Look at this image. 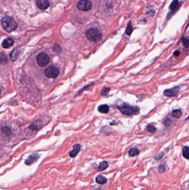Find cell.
I'll use <instances>...</instances> for the list:
<instances>
[{
    "label": "cell",
    "mask_w": 189,
    "mask_h": 190,
    "mask_svg": "<svg viewBox=\"0 0 189 190\" xmlns=\"http://www.w3.org/2000/svg\"><path fill=\"white\" fill-rule=\"evenodd\" d=\"M3 28L8 32H11L15 30L17 27V25L15 20L11 17H5L2 19Z\"/></svg>",
    "instance_id": "cell-1"
},
{
    "label": "cell",
    "mask_w": 189,
    "mask_h": 190,
    "mask_svg": "<svg viewBox=\"0 0 189 190\" xmlns=\"http://www.w3.org/2000/svg\"><path fill=\"white\" fill-rule=\"evenodd\" d=\"M87 38L92 42H98L102 38V34L100 31L96 28H90L86 31Z\"/></svg>",
    "instance_id": "cell-2"
},
{
    "label": "cell",
    "mask_w": 189,
    "mask_h": 190,
    "mask_svg": "<svg viewBox=\"0 0 189 190\" xmlns=\"http://www.w3.org/2000/svg\"><path fill=\"white\" fill-rule=\"evenodd\" d=\"M60 70L55 66H50L44 70L45 76L48 78H55L60 74Z\"/></svg>",
    "instance_id": "cell-3"
},
{
    "label": "cell",
    "mask_w": 189,
    "mask_h": 190,
    "mask_svg": "<svg viewBox=\"0 0 189 190\" xmlns=\"http://www.w3.org/2000/svg\"><path fill=\"white\" fill-rule=\"evenodd\" d=\"M36 61L39 66L45 67L49 63L50 58L49 56L46 53H40L36 57Z\"/></svg>",
    "instance_id": "cell-4"
},
{
    "label": "cell",
    "mask_w": 189,
    "mask_h": 190,
    "mask_svg": "<svg viewBox=\"0 0 189 190\" xmlns=\"http://www.w3.org/2000/svg\"><path fill=\"white\" fill-rule=\"evenodd\" d=\"M92 7V4L89 1L81 0L77 4V8L83 11H89Z\"/></svg>",
    "instance_id": "cell-5"
},
{
    "label": "cell",
    "mask_w": 189,
    "mask_h": 190,
    "mask_svg": "<svg viewBox=\"0 0 189 190\" xmlns=\"http://www.w3.org/2000/svg\"><path fill=\"white\" fill-rule=\"evenodd\" d=\"M118 108L121 113L126 115H130L134 112L133 108L126 103H124L123 105L119 106H118Z\"/></svg>",
    "instance_id": "cell-6"
},
{
    "label": "cell",
    "mask_w": 189,
    "mask_h": 190,
    "mask_svg": "<svg viewBox=\"0 0 189 190\" xmlns=\"http://www.w3.org/2000/svg\"><path fill=\"white\" fill-rule=\"evenodd\" d=\"M39 158V155L37 154H31L27 159L25 161V164L27 165H31L35 163H36Z\"/></svg>",
    "instance_id": "cell-7"
},
{
    "label": "cell",
    "mask_w": 189,
    "mask_h": 190,
    "mask_svg": "<svg viewBox=\"0 0 189 190\" xmlns=\"http://www.w3.org/2000/svg\"><path fill=\"white\" fill-rule=\"evenodd\" d=\"M179 87H174V88L168 89L165 90L164 94L165 96L167 97H175L176 96L179 94Z\"/></svg>",
    "instance_id": "cell-8"
},
{
    "label": "cell",
    "mask_w": 189,
    "mask_h": 190,
    "mask_svg": "<svg viewBox=\"0 0 189 190\" xmlns=\"http://www.w3.org/2000/svg\"><path fill=\"white\" fill-rule=\"evenodd\" d=\"M37 5L41 10H46L49 6L48 0H37Z\"/></svg>",
    "instance_id": "cell-9"
},
{
    "label": "cell",
    "mask_w": 189,
    "mask_h": 190,
    "mask_svg": "<svg viewBox=\"0 0 189 190\" xmlns=\"http://www.w3.org/2000/svg\"><path fill=\"white\" fill-rule=\"evenodd\" d=\"M80 150V144H76L73 146V149L69 152V155L72 158H74L78 154Z\"/></svg>",
    "instance_id": "cell-10"
},
{
    "label": "cell",
    "mask_w": 189,
    "mask_h": 190,
    "mask_svg": "<svg viewBox=\"0 0 189 190\" xmlns=\"http://www.w3.org/2000/svg\"><path fill=\"white\" fill-rule=\"evenodd\" d=\"M14 41L13 39L11 38H7L3 41L2 45L4 49H8L14 45Z\"/></svg>",
    "instance_id": "cell-11"
},
{
    "label": "cell",
    "mask_w": 189,
    "mask_h": 190,
    "mask_svg": "<svg viewBox=\"0 0 189 190\" xmlns=\"http://www.w3.org/2000/svg\"><path fill=\"white\" fill-rule=\"evenodd\" d=\"M96 181L97 184L99 185H104L108 182V179L106 177L102 176V175H98L96 177Z\"/></svg>",
    "instance_id": "cell-12"
},
{
    "label": "cell",
    "mask_w": 189,
    "mask_h": 190,
    "mask_svg": "<svg viewBox=\"0 0 189 190\" xmlns=\"http://www.w3.org/2000/svg\"><path fill=\"white\" fill-rule=\"evenodd\" d=\"M19 54V51L17 49H14L13 50L10 54V58L11 61H16L17 58H18Z\"/></svg>",
    "instance_id": "cell-13"
},
{
    "label": "cell",
    "mask_w": 189,
    "mask_h": 190,
    "mask_svg": "<svg viewBox=\"0 0 189 190\" xmlns=\"http://www.w3.org/2000/svg\"><path fill=\"white\" fill-rule=\"evenodd\" d=\"M109 167L108 163L106 161H103L101 163H99L98 167V171L101 172L106 170Z\"/></svg>",
    "instance_id": "cell-14"
},
{
    "label": "cell",
    "mask_w": 189,
    "mask_h": 190,
    "mask_svg": "<svg viewBox=\"0 0 189 190\" xmlns=\"http://www.w3.org/2000/svg\"><path fill=\"white\" fill-rule=\"evenodd\" d=\"M98 111L101 113H108V112L109 111V108L108 105H105V104L101 105V106H99Z\"/></svg>",
    "instance_id": "cell-15"
},
{
    "label": "cell",
    "mask_w": 189,
    "mask_h": 190,
    "mask_svg": "<svg viewBox=\"0 0 189 190\" xmlns=\"http://www.w3.org/2000/svg\"><path fill=\"white\" fill-rule=\"evenodd\" d=\"M139 153H140V151L137 148H132L130 149L129 152H128L129 156L130 157H135V156L139 154Z\"/></svg>",
    "instance_id": "cell-16"
},
{
    "label": "cell",
    "mask_w": 189,
    "mask_h": 190,
    "mask_svg": "<svg viewBox=\"0 0 189 190\" xmlns=\"http://www.w3.org/2000/svg\"><path fill=\"white\" fill-rule=\"evenodd\" d=\"M179 5V3L178 0L173 1V2L171 3V5L170 6V10H171L173 11H175L176 10V9L178 8Z\"/></svg>",
    "instance_id": "cell-17"
},
{
    "label": "cell",
    "mask_w": 189,
    "mask_h": 190,
    "mask_svg": "<svg viewBox=\"0 0 189 190\" xmlns=\"http://www.w3.org/2000/svg\"><path fill=\"white\" fill-rule=\"evenodd\" d=\"M183 157L188 160L189 158V149L188 146H184L183 149Z\"/></svg>",
    "instance_id": "cell-18"
},
{
    "label": "cell",
    "mask_w": 189,
    "mask_h": 190,
    "mask_svg": "<svg viewBox=\"0 0 189 190\" xmlns=\"http://www.w3.org/2000/svg\"><path fill=\"white\" fill-rule=\"evenodd\" d=\"M173 116L175 118H179L182 115V112L180 110H175L172 112Z\"/></svg>",
    "instance_id": "cell-19"
},
{
    "label": "cell",
    "mask_w": 189,
    "mask_h": 190,
    "mask_svg": "<svg viewBox=\"0 0 189 190\" xmlns=\"http://www.w3.org/2000/svg\"><path fill=\"white\" fill-rule=\"evenodd\" d=\"M7 62V56L3 53H0V63L5 64Z\"/></svg>",
    "instance_id": "cell-20"
},
{
    "label": "cell",
    "mask_w": 189,
    "mask_h": 190,
    "mask_svg": "<svg viewBox=\"0 0 189 190\" xmlns=\"http://www.w3.org/2000/svg\"><path fill=\"white\" fill-rule=\"evenodd\" d=\"M133 32V27H132V24L131 22H129V23L127 25V27H126V33L128 35H130L131 33Z\"/></svg>",
    "instance_id": "cell-21"
},
{
    "label": "cell",
    "mask_w": 189,
    "mask_h": 190,
    "mask_svg": "<svg viewBox=\"0 0 189 190\" xmlns=\"http://www.w3.org/2000/svg\"><path fill=\"white\" fill-rule=\"evenodd\" d=\"M146 129L148 131V132L150 133H154L156 132V128L153 126H151V125H148L146 128Z\"/></svg>",
    "instance_id": "cell-22"
},
{
    "label": "cell",
    "mask_w": 189,
    "mask_h": 190,
    "mask_svg": "<svg viewBox=\"0 0 189 190\" xmlns=\"http://www.w3.org/2000/svg\"><path fill=\"white\" fill-rule=\"evenodd\" d=\"M110 88L109 87H104L101 91V95L102 96H107L109 93Z\"/></svg>",
    "instance_id": "cell-23"
},
{
    "label": "cell",
    "mask_w": 189,
    "mask_h": 190,
    "mask_svg": "<svg viewBox=\"0 0 189 190\" xmlns=\"http://www.w3.org/2000/svg\"><path fill=\"white\" fill-rule=\"evenodd\" d=\"M182 42H183V44L185 47H186V48L188 47L189 44V40L188 39L184 38V37L182 38Z\"/></svg>",
    "instance_id": "cell-24"
},
{
    "label": "cell",
    "mask_w": 189,
    "mask_h": 190,
    "mask_svg": "<svg viewBox=\"0 0 189 190\" xmlns=\"http://www.w3.org/2000/svg\"><path fill=\"white\" fill-rule=\"evenodd\" d=\"M158 171L160 174H163L164 173L165 171H166V167L164 165H161L159 166L158 167Z\"/></svg>",
    "instance_id": "cell-25"
},
{
    "label": "cell",
    "mask_w": 189,
    "mask_h": 190,
    "mask_svg": "<svg viewBox=\"0 0 189 190\" xmlns=\"http://www.w3.org/2000/svg\"><path fill=\"white\" fill-rule=\"evenodd\" d=\"M10 132H11V130L7 127H5L3 129L2 132L5 135H9Z\"/></svg>",
    "instance_id": "cell-26"
},
{
    "label": "cell",
    "mask_w": 189,
    "mask_h": 190,
    "mask_svg": "<svg viewBox=\"0 0 189 190\" xmlns=\"http://www.w3.org/2000/svg\"><path fill=\"white\" fill-rule=\"evenodd\" d=\"M163 156H164V152H160V153H159V154H157L156 156H155L154 158L156 159V160H160V159H161L162 157H163Z\"/></svg>",
    "instance_id": "cell-27"
},
{
    "label": "cell",
    "mask_w": 189,
    "mask_h": 190,
    "mask_svg": "<svg viewBox=\"0 0 189 190\" xmlns=\"http://www.w3.org/2000/svg\"><path fill=\"white\" fill-rule=\"evenodd\" d=\"M37 126H36L35 125H30V126H29V129H31V130H35V131H36V130H38L39 129L37 128Z\"/></svg>",
    "instance_id": "cell-28"
},
{
    "label": "cell",
    "mask_w": 189,
    "mask_h": 190,
    "mask_svg": "<svg viewBox=\"0 0 189 190\" xmlns=\"http://www.w3.org/2000/svg\"><path fill=\"white\" fill-rule=\"evenodd\" d=\"M171 124H172V121L169 119H167V120H166L165 121V124L166 126H169Z\"/></svg>",
    "instance_id": "cell-29"
},
{
    "label": "cell",
    "mask_w": 189,
    "mask_h": 190,
    "mask_svg": "<svg viewBox=\"0 0 189 190\" xmlns=\"http://www.w3.org/2000/svg\"><path fill=\"white\" fill-rule=\"evenodd\" d=\"M180 53L179 51H175L174 53V55L176 56H179L180 55Z\"/></svg>",
    "instance_id": "cell-30"
},
{
    "label": "cell",
    "mask_w": 189,
    "mask_h": 190,
    "mask_svg": "<svg viewBox=\"0 0 189 190\" xmlns=\"http://www.w3.org/2000/svg\"><path fill=\"white\" fill-rule=\"evenodd\" d=\"M0 94H1V89H0Z\"/></svg>",
    "instance_id": "cell-31"
}]
</instances>
